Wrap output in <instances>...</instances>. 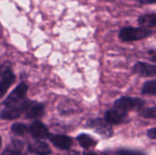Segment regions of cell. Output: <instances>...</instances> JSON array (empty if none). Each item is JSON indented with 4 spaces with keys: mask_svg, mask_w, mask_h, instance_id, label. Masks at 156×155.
Listing matches in <instances>:
<instances>
[{
    "mask_svg": "<svg viewBox=\"0 0 156 155\" xmlns=\"http://www.w3.org/2000/svg\"><path fill=\"white\" fill-rule=\"evenodd\" d=\"M154 32L151 29L143 27L124 26L119 32V37L123 42H131L136 40H142L153 36Z\"/></svg>",
    "mask_w": 156,
    "mask_h": 155,
    "instance_id": "6da1fadb",
    "label": "cell"
},
{
    "mask_svg": "<svg viewBox=\"0 0 156 155\" xmlns=\"http://www.w3.org/2000/svg\"><path fill=\"white\" fill-rule=\"evenodd\" d=\"M144 100L140 98H132L123 96L114 102V109L120 110L124 112L131 111H140L144 105Z\"/></svg>",
    "mask_w": 156,
    "mask_h": 155,
    "instance_id": "7a4b0ae2",
    "label": "cell"
},
{
    "mask_svg": "<svg viewBox=\"0 0 156 155\" xmlns=\"http://www.w3.org/2000/svg\"><path fill=\"white\" fill-rule=\"evenodd\" d=\"M27 103H28V100H23L19 102L5 107V109L1 111L0 118L4 120H15L19 118L25 112Z\"/></svg>",
    "mask_w": 156,
    "mask_h": 155,
    "instance_id": "3957f363",
    "label": "cell"
},
{
    "mask_svg": "<svg viewBox=\"0 0 156 155\" xmlns=\"http://www.w3.org/2000/svg\"><path fill=\"white\" fill-rule=\"evenodd\" d=\"M85 127L93 129L97 133H99L100 135H101L104 138H110L113 135L112 127L101 118H95V119L89 120L87 122Z\"/></svg>",
    "mask_w": 156,
    "mask_h": 155,
    "instance_id": "277c9868",
    "label": "cell"
},
{
    "mask_svg": "<svg viewBox=\"0 0 156 155\" xmlns=\"http://www.w3.org/2000/svg\"><path fill=\"white\" fill-rule=\"evenodd\" d=\"M27 91V85L25 82H21L5 98V100L3 101V105L7 107L9 105H12L14 103L23 100L26 96Z\"/></svg>",
    "mask_w": 156,
    "mask_h": 155,
    "instance_id": "5b68a950",
    "label": "cell"
},
{
    "mask_svg": "<svg viewBox=\"0 0 156 155\" xmlns=\"http://www.w3.org/2000/svg\"><path fill=\"white\" fill-rule=\"evenodd\" d=\"M127 120V112L122 111L117 109H112L105 112V119L104 121L111 124L117 125L125 122Z\"/></svg>",
    "mask_w": 156,
    "mask_h": 155,
    "instance_id": "8992f818",
    "label": "cell"
},
{
    "mask_svg": "<svg viewBox=\"0 0 156 155\" xmlns=\"http://www.w3.org/2000/svg\"><path fill=\"white\" fill-rule=\"evenodd\" d=\"M16 80V77L10 68H6L0 79V99L5 96L7 90L13 85Z\"/></svg>",
    "mask_w": 156,
    "mask_h": 155,
    "instance_id": "52a82bcc",
    "label": "cell"
},
{
    "mask_svg": "<svg viewBox=\"0 0 156 155\" xmlns=\"http://www.w3.org/2000/svg\"><path fill=\"white\" fill-rule=\"evenodd\" d=\"M45 112L44 105L36 101H30L28 100L27 106L25 110V117L27 119H37L43 116Z\"/></svg>",
    "mask_w": 156,
    "mask_h": 155,
    "instance_id": "ba28073f",
    "label": "cell"
},
{
    "mask_svg": "<svg viewBox=\"0 0 156 155\" xmlns=\"http://www.w3.org/2000/svg\"><path fill=\"white\" fill-rule=\"evenodd\" d=\"M48 138L53 145H55L57 148L61 150H69L73 143L72 139L66 135L48 134Z\"/></svg>",
    "mask_w": 156,
    "mask_h": 155,
    "instance_id": "9c48e42d",
    "label": "cell"
},
{
    "mask_svg": "<svg viewBox=\"0 0 156 155\" xmlns=\"http://www.w3.org/2000/svg\"><path fill=\"white\" fill-rule=\"evenodd\" d=\"M133 71L142 77H154L156 75V67L146 62H137L133 66Z\"/></svg>",
    "mask_w": 156,
    "mask_h": 155,
    "instance_id": "30bf717a",
    "label": "cell"
},
{
    "mask_svg": "<svg viewBox=\"0 0 156 155\" xmlns=\"http://www.w3.org/2000/svg\"><path fill=\"white\" fill-rule=\"evenodd\" d=\"M29 131H30L31 136L35 139H45L49 134L48 127L39 121L34 122L30 125Z\"/></svg>",
    "mask_w": 156,
    "mask_h": 155,
    "instance_id": "8fae6325",
    "label": "cell"
},
{
    "mask_svg": "<svg viewBox=\"0 0 156 155\" xmlns=\"http://www.w3.org/2000/svg\"><path fill=\"white\" fill-rule=\"evenodd\" d=\"M28 152L36 155H48L51 153L49 146L41 141H37L36 143L28 145Z\"/></svg>",
    "mask_w": 156,
    "mask_h": 155,
    "instance_id": "7c38bea8",
    "label": "cell"
},
{
    "mask_svg": "<svg viewBox=\"0 0 156 155\" xmlns=\"http://www.w3.org/2000/svg\"><path fill=\"white\" fill-rule=\"evenodd\" d=\"M138 24L140 27L143 28H152L156 26V15L155 13H151V14H145L142 15L138 18Z\"/></svg>",
    "mask_w": 156,
    "mask_h": 155,
    "instance_id": "4fadbf2b",
    "label": "cell"
},
{
    "mask_svg": "<svg viewBox=\"0 0 156 155\" xmlns=\"http://www.w3.org/2000/svg\"><path fill=\"white\" fill-rule=\"evenodd\" d=\"M77 140H78L80 145L82 148H84V149L91 148V147H93V146L97 143L96 141H95L92 137H90V135L85 134V133L80 134V135L77 137Z\"/></svg>",
    "mask_w": 156,
    "mask_h": 155,
    "instance_id": "5bb4252c",
    "label": "cell"
},
{
    "mask_svg": "<svg viewBox=\"0 0 156 155\" xmlns=\"http://www.w3.org/2000/svg\"><path fill=\"white\" fill-rule=\"evenodd\" d=\"M142 93L144 95H156V80L153 79L150 81H146L144 84L143 90H142Z\"/></svg>",
    "mask_w": 156,
    "mask_h": 155,
    "instance_id": "9a60e30c",
    "label": "cell"
},
{
    "mask_svg": "<svg viewBox=\"0 0 156 155\" xmlns=\"http://www.w3.org/2000/svg\"><path fill=\"white\" fill-rule=\"evenodd\" d=\"M11 132L17 136H24L27 132V126L24 123L16 122L11 126Z\"/></svg>",
    "mask_w": 156,
    "mask_h": 155,
    "instance_id": "2e32d148",
    "label": "cell"
},
{
    "mask_svg": "<svg viewBox=\"0 0 156 155\" xmlns=\"http://www.w3.org/2000/svg\"><path fill=\"white\" fill-rule=\"evenodd\" d=\"M139 114L146 119H155L156 118V108H146V109H141L139 111Z\"/></svg>",
    "mask_w": 156,
    "mask_h": 155,
    "instance_id": "e0dca14e",
    "label": "cell"
},
{
    "mask_svg": "<svg viewBox=\"0 0 156 155\" xmlns=\"http://www.w3.org/2000/svg\"><path fill=\"white\" fill-rule=\"evenodd\" d=\"M117 155H144L141 153L129 151V150H120L117 152Z\"/></svg>",
    "mask_w": 156,
    "mask_h": 155,
    "instance_id": "ac0fdd59",
    "label": "cell"
},
{
    "mask_svg": "<svg viewBox=\"0 0 156 155\" xmlns=\"http://www.w3.org/2000/svg\"><path fill=\"white\" fill-rule=\"evenodd\" d=\"M147 136L152 139V140H155L156 139V129L155 128H153L151 130L148 131V133H147Z\"/></svg>",
    "mask_w": 156,
    "mask_h": 155,
    "instance_id": "d6986e66",
    "label": "cell"
},
{
    "mask_svg": "<svg viewBox=\"0 0 156 155\" xmlns=\"http://www.w3.org/2000/svg\"><path fill=\"white\" fill-rule=\"evenodd\" d=\"M156 0H139V3L141 5H151L155 4Z\"/></svg>",
    "mask_w": 156,
    "mask_h": 155,
    "instance_id": "ffe728a7",
    "label": "cell"
},
{
    "mask_svg": "<svg viewBox=\"0 0 156 155\" xmlns=\"http://www.w3.org/2000/svg\"><path fill=\"white\" fill-rule=\"evenodd\" d=\"M1 155H14V151L9 149V148H6L3 151L2 154Z\"/></svg>",
    "mask_w": 156,
    "mask_h": 155,
    "instance_id": "44dd1931",
    "label": "cell"
},
{
    "mask_svg": "<svg viewBox=\"0 0 156 155\" xmlns=\"http://www.w3.org/2000/svg\"><path fill=\"white\" fill-rule=\"evenodd\" d=\"M14 155H23V154L20 153V151H19V150H16V152H14Z\"/></svg>",
    "mask_w": 156,
    "mask_h": 155,
    "instance_id": "7402d4cb",
    "label": "cell"
},
{
    "mask_svg": "<svg viewBox=\"0 0 156 155\" xmlns=\"http://www.w3.org/2000/svg\"><path fill=\"white\" fill-rule=\"evenodd\" d=\"M84 155H98V154H96V153H84Z\"/></svg>",
    "mask_w": 156,
    "mask_h": 155,
    "instance_id": "603a6c76",
    "label": "cell"
},
{
    "mask_svg": "<svg viewBox=\"0 0 156 155\" xmlns=\"http://www.w3.org/2000/svg\"><path fill=\"white\" fill-rule=\"evenodd\" d=\"M1 145H2V141H1V137H0V148H1Z\"/></svg>",
    "mask_w": 156,
    "mask_h": 155,
    "instance_id": "cb8c5ba5",
    "label": "cell"
},
{
    "mask_svg": "<svg viewBox=\"0 0 156 155\" xmlns=\"http://www.w3.org/2000/svg\"><path fill=\"white\" fill-rule=\"evenodd\" d=\"M0 69H1V68H0Z\"/></svg>",
    "mask_w": 156,
    "mask_h": 155,
    "instance_id": "d4e9b609",
    "label": "cell"
}]
</instances>
